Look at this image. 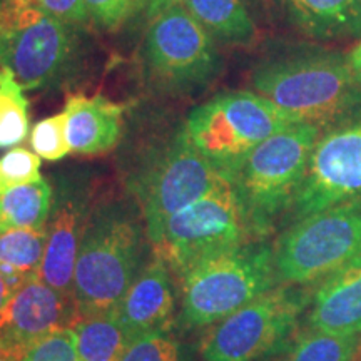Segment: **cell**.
Wrapping results in <instances>:
<instances>
[{
	"label": "cell",
	"mask_w": 361,
	"mask_h": 361,
	"mask_svg": "<svg viewBox=\"0 0 361 361\" xmlns=\"http://www.w3.org/2000/svg\"><path fill=\"white\" fill-rule=\"evenodd\" d=\"M251 239L238 194L228 183L171 216L152 251L183 278L207 256Z\"/></svg>",
	"instance_id": "11"
},
{
	"label": "cell",
	"mask_w": 361,
	"mask_h": 361,
	"mask_svg": "<svg viewBox=\"0 0 361 361\" xmlns=\"http://www.w3.org/2000/svg\"><path fill=\"white\" fill-rule=\"evenodd\" d=\"M258 2H266V0H258Z\"/></svg>",
	"instance_id": "36"
},
{
	"label": "cell",
	"mask_w": 361,
	"mask_h": 361,
	"mask_svg": "<svg viewBox=\"0 0 361 361\" xmlns=\"http://www.w3.org/2000/svg\"><path fill=\"white\" fill-rule=\"evenodd\" d=\"M184 124L194 147L231 180L252 149L298 123L259 94L236 90L201 104Z\"/></svg>",
	"instance_id": "6"
},
{
	"label": "cell",
	"mask_w": 361,
	"mask_h": 361,
	"mask_svg": "<svg viewBox=\"0 0 361 361\" xmlns=\"http://www.w3.org/2000/svg\"><path fill=\"white\" fill-rule=\"evenodd\" d=\"M54 189L40 178L0 194V234L11 229H40L52 211Z\"/></svg>",
	"instance_id": "20"
},
{
	"label": "cell",
	"mask_w": 361,
	"mask_h": 361,
	"mask_svg": "<svg viewBox=\"0 0 361 361\" xmlns=\"http://www.w3.org/2000/svg\"><path fill=\"white\" fill-rule=\"evenodd\" d=\"M231 183L194 147L186 124L144 152L129 174V191L139 202L151 246L171 216Z\"/></svg>",
	"instance_id": "5"
},
{
	"label": "cell",
	"mask_w": 361,
	"mask_h": 361,
	"mask_svg": "<svg viewBox=\"0 0 361 361\" xmlns=\"http://www.w3.org/2000/svg\"><path fill=\"white\" fill-rule=\"evenodd\" d=\"M293 24L311 37H361V0H283Z\"/></svg>",
	"instance_id": "18"
},
{
	"label": "cell",
	"mask_w": 361,
	"mask_h": 361,
	"mask_svg": "<svg viewBox=\"0 0 361 361\" xmlns=\"http://www.w3.org/2000/svg\"><path fill=\"white\" fill-rule=\"evenodd\" d=\"M79 319L74 296L49 286L39 276L29 279L0 314V351L20 361L39 341L74 328Z\"/></svg>",
	"instance_id": "13"
},
{
	"label": "cell",
	"mask_w": 361,
	"mask_h": 361,
	"mask_svg": "<svg viewBox=\"0 0 361 361\" xmlns=\"http://www.w3.org/2000/svg\"><path fill=\"white\" fill-rule=\"evenodd\" d=\"M360 356L361 335H333L306 328L271 361H358Z\"/></svg>",
	"instance_id": "23"
},
{
	"label": "cell",
	"mask_w": 361,
	"mask_h": 361,
	"mask_svg": "<svg viewBox=\"0 0 361 361\" xmlns=\"http://www.w3.org/2000/svg\"><path fill=\"white\" fill-rule=\"evenodd\" d=\"M40 179V157L25 147H13L0 157V194Z\"/></svg>",
	"instance_id": "27"
},
{
	"label": "cell",
	"mask_w": 361,
	"mask_h": 361,
	"mask_svg": "<svg viewBox=\"0 0 361 361\" xmlns=\"http://www.w3.org/2000/svg\"><path fill=\"white\" fill-rule=\"evenodd\" d=\"M322 128L291 124L261 142L243 161L231 183L252 239H266L286 218L308 169Z\"/></svg>",
	"instance_id": "2"
},
{
	"label": "cell",
	"mask_w": 361,
	"mask_h": 361,
	"mask_svg": "<svg viewBox=\"0 0 361 361\" xmlns=\"http://www.w3.org/2000/svg\"><path fill=\"white\" fill-rule=\"evenodd\" d=\"M74 331L79 361H121L130 343L114 311L80 318Z\"/></svg>",
	"instance_id": "22"
},
{
	"label": "cell",
	"mask_w": 361,
	"mask_h": 361,
	"mask_svg": "<svg viewBox=\"0 0 361 361\" xmlns=\"http://www.w3.org/2000/svg\"><path fill=\"white\" fill-rule=\"evenodd\" d=\"M184 328L213 326L278 286L273 245L251 239L207 256L179 278Z\"/></svg>",
	"instance_id": "4"
},
{
	"label": "cell",
	"mask_w": 361,
	"mask_h": 361,
	"mask_svg": "<svg viewBox=\"0 0 361 361\" xmlns=\"http://www.w3.org/2000/svg\"><path fill=\"white\" fill-rule=\"evenodd\" d=\"M0 8H2V0H0Z\"/></svg>",
	"instance_id": "35"
},
{
	"label": "cell",
	"mask_w": 361,
	"mask_h": 361,
	"mask_svg": "<svg viewBox=\"0 0 361 361\" xmlns=\"http://www.w3.org/2000/svg\"><path fill=\"white\" fill-rule=\"evenodd\" d=\"M361 200V119L322 135L284 223Z\"/></svg>",
	"instance_id": "12"
},
{
	"label": "cell",
	"mask_w": 361,
	"mask_h": 361,
	"mask_svg": "<svg viewBox=\"0 0 361 361\" xmlns=\"http://www.w3.org/2000/svg\"><path fill=\"white\" fill-rule=\"evenodd\" d=\"M142 61L156 87L180 94L204 87L223 66L213 35L179 2L151 16Z\"/></svg>",
	"instance_id": "10"
},
{
	"label": "cell",
	"mask_w": 361,
	"mask_h": 361,
	"mask_svg": "<svg viewBox=\"0 0 361 361\" xmlns=\"http://www.w3.org/2000/svg\"><path fill=\"white\" fill-rule=\"evenodd\" d=\"M124 107L106 96L74 94L67 99V141L71 151L84 156L106 154L123 135Z\"/></svg>",
	"instance_id": "17"
},
{
	"label": "cell",
	"mask_w": 361,
	"mask_h": 361,
	"mask_svg": "<svg viewBox=\"0 0 361 361\" xmlns=\"http://www.w3.org/2000/svg\"><path fill=\"white\" fill-rule=\"evenodd\" d=\"M84 4L89 20L107 30L117 29L141 11V0H84Z\"/></svg>",
	"instance_id": "29"
},
{
	"label": "cell",
	"mask_w": 361,
	"mask_h": 361,
	"mask_svg": "<svg viewBox=\"0 0 361 361\" xmlns=\"http://www.w3.org/2000/svg\"><path fill=\"white\" fill-rule=\"evenodd\" d=\"M251 84L295 123L326 128L361 111V85L350 59L324 49H301L261 62Z\"/></svg>",
	"instance_id": "1"
},
{
	"label": "cell",
	"mask_w": 361,
	"mask_h": 361,
	"mask_svg": "<svg viewBox=\"0 0 361 361\" xmlns=\"http://www.w3.org/2000/svg\"><path fill=\"white\" fill-rule=\"evenodd\" d=\"M361 252V200L286 226L273 245L278 284L316 286Z\"/></svg>",
	"instance_id": "9"
},
{
	"label": "cell",
	"mask_w": 361,
	"mask_h": 361,
	"mask_svg": "<svg viewBox=\"0 0 361 361\" xmlns=\"http://www.w3.org/2000/svg\"><path fill=\"white\" fill-rule=\"evenodd\" d=\"M30 146L40 159L61 161L71 152L67 141V114L59 112L39 121L30 133Z\"/></svg>",
	"instance_id": "26"
},
{
	"label": "cell",
	"mask_w": 361,
	"mask_h": 361,
	"mask_svg": "<svg viewBox=\"0 0 361 361\" xmlns=\"http://www.w3.org/2000/svg\"><path fill=\"white\" fill-rule=\"evenodd\" d=\"M0 361H19V360L13 358V356H11V355L2 353V351H0Z\"/></svg>",
	"instance_id": "34"
},
{
	"label": "cell",
	"mask_w": 361,
	"mask_h": 361,
	"mask_svg": "<svg viewBox=\"0 0 361 361\" xmlns=\"http://www.w3.org/2000/svg\"><path fill=\"white\" fill-rule=\"evenodd\" d=\"M306 328L333 335H361V252L311 291Z\"/></svg>",
	"instance_id": "16"
},
{
	"label": "cell",
	"mask_w": 361,
	"mask_h": 361,
	"mask_svg": "<svg viewBox=\"0 0 361 361\" xmlns=\"http://www.w3.org/2000/svg\"><path fill=\"white\" fill-rule=\"evenodd\" d=\"M121 361H192L183 341L169 329L134 338Z\"/></svg>",
	"instance_id": "25"
},
{
	"label": "cell",
	"mask_w": 361,
	"mask_h": 361,
	"mask_svg": "<svg viewBox=\"0 0 361 361\" xmlns=\"http://www.w3.org/2000/svg\"><path fill=\"white\" fill-rule=\"evenodd\" d=\"M79 52L75 25L49 16L25 0H2L0 66L24 90L62 82Z\"/></svg>",
	"instance_id": "8"
},
{
	"label": "cell",
	"mask_w": 361,
	"mask_h": 361,
	"mask_svg": "<svg viewBox=\"0 0 361 361\" xmlns=\"http://www.w3.org/2000/svg\"><path fill=\"white\" fill-rule=\"evenodd\" d=\"M178 2V0H141V8H146L149 17L154 16L156 12H159L161 8L171 6V4Z\"/></svg>",
	"instance_id": "32"
},
{
	"label": "cell",
	"mask_w": 361,
	"mask_h": 361,
	"mask_svg": "<svg viewBox=\"0 0 361 361\" xmlns=\"http://www.w3.org/2000/svg\"><path fill=\"white\" fill-rule=\"evenodd\" d=\"M29 134V102L8 69H0V149L19 146Z\"/></svg>",
	"instance_id": "24"
},
{
	"label": "cell",
	"mask_w": 361,
	"mask_h": 361,
	"mask_svg": "<svg viewBox=\"0 0 361 361\" xmlns=\"http://www.w3.org/2000/svg\"><path fill=\"white\" fill-rule=\"evenodd\" d=\"M47 229H11L0 234V274L19 288L37 278L44 259Z\"/></svg>",
	"instance_id": "21"
},
{
	"label": "cell",
	"mask_w": 361,
	"mask_h": 361,
	"mask_svg": "<svg viewBox=\"0 0 361 361\" xmlns=\"http://www.w3.org/2000/svg\"><path fill=\"white\" fill-rule=\"evenodd\" d=\"M90 184L80 178L59 179L49 216L47 241L39 278L49 286L72 295L75 261L89 223ZM74 296V295H72Z\"/></svg>",
	"instance_id": "14"
},
{
	"label": "cell",
	"mask_w": 361,
	"mask_h": 361,
	"mask_svg": "<svg viewBox=\"0 0 361 361\" xmlns=\"http://www.w3.org/2000/svg\"><path fill=\"white\" fill-rule=\"evenodd\" d=\"M25 2L67 24L84 25L89 22L84 0H25Z\"/></svg>",
	"instance_id": "30"
},
{
	"label": "cell",
	"mask_w": 361,
	"mask_h": 361,
	"mask_svg": "<svg viewBox=\"0 0 361 361\" xmlns=\"http://www.w3.org/2000/svg\"><path fill=\"white\" fill-rule=\"evenodd\" d=\"M348 59H350L351 67H353V71H355L356 79H358V82L361 85V42L356 45L353 51H351Z\"/></svg>",
	"instance_id": "33"
},
{
	"label": "cell",
	"mask_w": 361,
	"mask_h": 361,
	"mask_svg": "<svg viewBox=\"0 0 361 361\" xmlns=\"http://www.w3.org/2000/svg\"><path fill=\"white\" fill-rule=\"evenodd\" d=\"M142 231L128 207L90 214L75 261L72 295L80 318L111 313L142 269Z\"/></svg>",
	"instance_id": "3"
},
{
	"label": "cell",
	"mask_w": 361,
	"mask_h": 361,
	"mask_svg": "<svg viewBox=\"0 0 361 361\" xmlns=\"http://www.w3.org/2000/svg\"><path fill=\"white\" fill-rule=\"evenodd\" d=\"M173 271L154 256L135 276L121 303L114 310L117 322L130 341L159 329H169L176 313Z\"/></svg>",
	"instance_id": "15"
},
{
	"label": "cell",
	"mask_w": 361,
	"mask_h": 361,
	"mask_svg": "<svg viewBox=\"0 0 361 361\" xmlns=\"http://www.w3.org/2000/svg\"><path fill=\"white\" fill-rule=\"evenodd\" d=\"M313 286L278 284L211 326L201 361H266L300 331Z\"/></svg>",
	"instance_id": "7"
},
{
	"label": "cell",
	"mask_w": 361,
	"mask_h": 361,
	"mask_svg": "<svg viewBox=\"0 0 361 361\" xmlns=\"http://www.w3.org/2000/svg\"><path fill=\"white\" fill-rule=\"evenodd\" d=\"M16 290L17 288L13 286L8 279L0 274V314L4 313V310H6V306L8 305V301H11V298L13 293H16Z\"/></svg>",
	"instance_id": "31"
},
{
	"label": "cell",
	"mask_w": 361,
	"mask_h": 361,
	"mask_svg": "<svg viewBox=\"0 0 361 361\" xmlns=\"http://www.w3.org/2000/svg\"><path fill=\"white\" fill-rule=\"evenodd\" d=\"M213 35L214 40L250 45L256 39V25L243 0H178Z\"/></svg>",
	"instance_id": "19"
},
{
	"label": "cell",
	"mask_w": 361,
	"mask_h": 361,
	"mask_svg": "<svg viewBox=\"0 0 361 361\" xmlns=\"http://www.w3.org/2000/svg\"><path fill=\"white\" fill-rule=\"evenodd\" d=\"M20 361H79L74 328L62 329L34 345Z\"/></svg>",
	"instance_id": "28"
}]
</instances>
